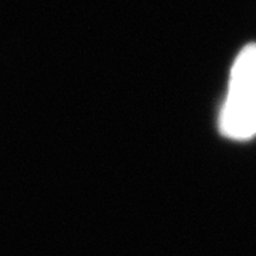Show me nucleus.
Instances as JSON below:
<instances>
[{"label": "nucleus", "instance_id": "nucleus-1", "mask_svg": "<svg viewBox=\"0 0 256 256\" xmlns=\"http://www.w3.org/2000/svg\"><path fill=\"white\" fill-rule=\"evenodd\" d=\"M220 131L234 140L256 136V44L245 47L234 63L220 112Z\"/></svg>", "mask_w": 256, "mask_h": 256}]
</instances>
